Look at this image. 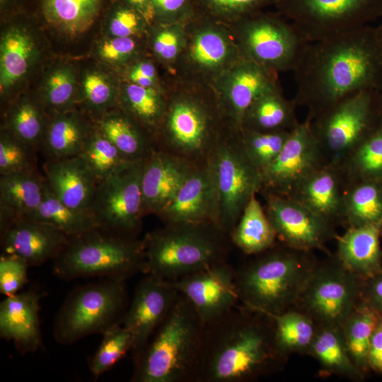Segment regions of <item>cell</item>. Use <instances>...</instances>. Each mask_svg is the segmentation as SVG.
<instances>
[{
	"mask_svg": "<svg viewBox=\"0 0 382 382\" xmlns=\"http://www.w3.org/2000/svg\"><path fill=\"white\" fill-rule=\"evenodd\" d=\"M130 83L146 88L156 87L157 71L155 65L149 61L141 60L133 64L129 74Z\"/></svg>",
	"mask_w": 382,
	"mask_h": 382,
	"instance_id": "6f0895ef",
	"label": "cell"
},
{
	"mask_svg": "<svg viewBox=\"0 0 382 382\" xmlns=\"http://www.w3.org/2000/svg\"><path fill=\"white\" fill-rule=\"evenodd\" d=\"M166 97L160 127L165 141L187 160L211 153L224 118L212 86L178 79Z\"/></svg>",
	"mask_w": 382,
	"mask_h": 382,
	"instance_id": "52a82bcc",
	"label": "cell"
},
{
	"mask_svg": "<svg viewBox=\"0 0 382 382\" xmlns=\"http://www.w3.org/2000/svg\"><path fill=\"white\" fill-rule=\"evenodd\" d=\"M288 360L272 317L239 303L206 324L194 382H254L282 371Z\"/></svg>",
	"mask_w": 382,
	"mask_h": 382,
	"instance_id": "7a4b0ae2",
	"label": "cell"
},
{
	"mask_svg": "<svg viewBox=\"0 0 382 382\" xmlns=\"http://www.w3.org/2000/svg\"><path fill=\"white\" fill-rule=\"evenodd\" d=\"M326 164L307 117L291 130L277 158L261 173L260 191L289 197L307 176Z\"/></svg>",
	"mask_w": 382,
	"mask_h": 382,
	"instance_id": "2e32d148",
	"label": "cell"
},
{
	"mask_svg": "<svg viewBox=\"0 0 382 382\" xmlns=\"http://www.w3.org/2000/svg\"><path fill=\"white\" fill-rule=\"evenodd\" d=\"M226 236L212 223L166 224L142 241L145 274L173 281L226 262Z\"/></svg>",
	"mask_w": 382,
	"mask_h": 382,
	"instance_id": "5b68a950",
	"label": "cell"
},
{
	"mask_svg": "<svg viewBox=\"0 0 382 382\" xmlns=\"http://www.w3.org/2000/svg\"><path fill=\"white\" fill-rule=\"evenodd\" d=\"M158 216L166 224L212 223L218 226L217 194L207 163L192 169L175 197Z\"/></svg>",
	"mask_w": 382,
	"mask_h": 382,
	"instance_id": "603a6c76",
	"label": "cell"
},
{
	"mask_svg": "<svg viewBox=\"0 0 382 382\" xmlns=\"http://www.w3.org/2000/svg\"><path fill=\"white\" fill-rule=\"evenodd\" d=\"M144 160L127 161L98 183L91 210L101 227L132 236L139 231Z\"/></svg>",
	"mask_w": 382,
	"mask_h": 382,
	"instance_id": "9a60e30c",
	"label": "cell"
},
{
	"mask_svg": "<svg viewBox=\"0 0 382 382\" xmlns=\"http://www.w3.org/2000/svg\"><path fill=\"white\" fill-rule=\"evenodd\" d=\"M44 178L52 192L66 205L91 210L98 180L79 156L47 159Z\"/></svg>",
	"mask_w": 382,
	"mask_h": 382,
	"instance_id": "d4e9b609",
	"label": "cell"
},
{
	"mask_svg": "<svg viewBox=\"0 0 382 382\" xmlns=\"http://www.w3.org/2000/svg\"><path fill=\"white\" fill-rule=\"evenodd\" d=\"M53 272L63 279L99 277L127 280L146 273L142 241L98 227L70 237L53 260Z\"/></svg>",
	"mask_w": 382,
	"mask_h": 382,
	"instance_id": "8992f818",
	"label": "cell"
},
{
	"mask_svg": "<svg viewBox=\"0 0 382 382\" xmlns=\"http://www.w3.org/2000/svg\"><path fill=\"white\" fill-rule=\"evenodd\" d=\"M123 99L127 114L139 125L149 129L160 127L166 107L162 91L129 82L125 88Z\"/></svg>",
	"mask_w": 382,
	"mask_h": 382,
	"instance_id": "60d3db41",
	"label": "cell"
},
{
	"mask_svg": "<svg viewBox=\"0 0 382 382\" xmlns=\"http://www.w3.org/2000/svg\"><path fill=\"white\" fill-rule=\"evenodd\" d=\"M45 179L36 169L0 175V224L31 216L44 198Z\"/></svg>",
	"mask_w": 382,
	"mask_h": 382,
	"instance_id": "83f0119b",
	"label": "cell"
},
{
	"mask_svg": "<svg viewBox=\"0 0 382 382\" xmlns=\"http://www.w3.org/2000/svg\"><path fill=\"white\" fill-rule=\"evenodd\" d=\"M149 25L141 13L120 0L115 1L108 12V28L112 37L134 38Z\"/></svg>",
	"mask_w": 382,
	"mask_h": 382,
	"instance_id": "681fc988",
	"label": "cell"
},
{
	"mask_svg": "<svg viewBox=\"0 0 382 382\" xmlns=\"http://www.w3.org/2000/svg\"><path fill=\"white\" fill-rule=\"evenodd\" d=\"M187 21L156 23V28L151 39L153 52L161 62L172 68L185 44Z\"/></svg>",
	"mask_w": 382,
	"mask_h": 382,
	"instance_id": "7dc6e473",
	"label": "cell"
},
{
	"mask_svg": "<svg viewBox=\"0 0 382 382\" xmlns=\"http://www.w3.org/2000/svg\"><path fill=\"white\" fill-rule=\"evenodd\" d=\"M296 107L293 99L289 100L284 97L279 86L262 95L249 107L240 129L262 132L291 131L299 122Z\"/></svg>",
	"mask_w": 382,
	"mask_h": 382,
	"instance_id": "f546056e",
	"label": "cell"
},
{
	"mask_svg": "<svg viewBox=\"0 0 382 382\" xmlns=\"http://www.w3.org/2000/svg\"><path fill=\"white\" fill-rule=\"evenodd\" d=\"M274 6L307 42L371 25L382 18V0H278Z\"/></svg>",
	"mask_w": 382,
	"mask_h": 382,
	"instance_id": "5bb4252c",
	"label": "cell"
},
{
	"mask_svg": "<svg viewBox=\"0 0 382 382\" xmlns=\"http://www.w3.org/2000/svg\"><path fill=\"white\" fill-rule=\"evenodd\" d=\"M241 59L228 25L196 15L186 23L185 44L173 70L179 79L212 86Z\"/></svg>",
	"mask_w": 382,
	"mask_h": 382,
	"instance_id": "4fadbf2b",
	"label": "cell"
},
{
	"mask_svg": "<svg viewBox=\"0 0 382 382\" xmlns=\"http://www.w3.org/2000/svg\"><path fill=\"white\" fill-rule=\"evenodd\" d=\"M344 227L382 224V182L347 183L344 195Z\"/></svg>",
	"mask_w": 382,
	"mask_h": 382,
	"instance_id": "836d02e7",
	"label": "cell"
},
{
	"mask_svg": "<svg viewBox=\"0 0 382 382\" xmlns=\"http://www.w3.org/2000/svg\"><path fill=\"white\" fill-rule=\"evenodd\" d=\"M83 87L86 103L93 110L100 111L113 101V89L108 79L100 73H88L83 79Z\"/></svg>",
	"mask_w": 382,
	"mask_h": 382,
	"instance_id": "f5cc1de1",
	"label": "cell"
},
{
	"mask_svg": "<svg viewBox=\"0 0 382 382\" xmlns=\"http://www.w3.org/2000/svg\"><path fill=\"white\" fill-rule=\"evenodd\" d=\"M237 131L244 152L260 173L277 158L291 132H262L244 129Z\"/></svg>",
	"mask_w": 382,
	"mask_h": 382,
	"instance_id": "7bdbcfd3",
	"label": "cell"
},
{
	"mask_svg": "<svg viewBox=\"0 0 382 382\" xmlns=\"http://www.w3.org/2000/svg\"><path fill=\"white\" fill-rule=\"evenodd\" d=\"M105 0H39L40 11L52 27L71 35L88 30L103 11Z\"/></svg>",
	"mask_w": 382,
	"mask_h": 382,
	"instance_id": "4dcf8cb0",
	"label": "cell"
},
{
	"mask_svg": "<svg viewBox=\"0 0 382 382\" xmlns=\"http://www.w3.org/2000/svg\"><path fill=\"white\" fill-rule=\"evenodd\" d=\"M18 28H11L1 41L0 86L1 93L28 72L35 54L32 38Z\"/></svg>",
	"mask_w": 382,
	"mask_h": 382,
	"instance_id": "74e56055",
	"label": "cell"
},
{
	"mask_svg": "<svg viewBox=\"0 0 382 382\" xmlns=\"http://www.w3.org/2000/svg\"><path fill=\"white\" fill-rule=\"evenodd\" d=\"M29 265L20 257L3 253L0 257V292L5 296H12L28 282Z\"/></svg>",
	"mask_w": 382,
	"mask_h": 382,
	"instance_id": "816d5d0a",
	"label": "cell"
},
{
	"mask_svg": "<svg viewBox=\"0 0 382 382\" xmlns=\"http://www.w3.org/2000/svg\"><path fill=\"white\" fill-rule=\"evenodd\" d=\"M40 294L33 291L6 296L0 303V335L12 341L22 354L34 352L42 345Z\"/></svg>",
	"mask_w": 382,
	"mask_h": 382,
	"instance_id": "484cf974",
	"label": "cell"
},
{
	"mask_svg": "<svg viewBox=\"0 0 382 382\" xmlns=\"http://www.w3.org/2000/svg\"><path fill=\"white\" fill-rule=\"evenodd\" d=\"M192 169L188 160L153 149L144 160L141 176L144 214L158 216L175 197Z\"/></svg>",
	"mask_w": 382,
	"mask_h": 382,
	"instance_id": "7402d4cb",
	"label": "cell"
},
{
	"mask_svg": "<svg viewBox=\"0 0 382 382\" xmlns=\"http://www.w3.org/2000/svg\"><path fill=\"white\" fill-rule=\"evenodd\" d=\"M206 324L179 293L168 316L134 361V382H194Z\"/></svg>",
	"mask_w": 382,
	"mask_h": 382,
	"instance_id": "277c9868",
	"label": "cell"
},
{
	"mask_svg": "<svg viewBox=\"0 0 382 382\" xmlns=\"http://www.w3.org/2000/svg\"><path fill=\"white\" fill-rule=\"evenodd\" d=\"M31 219L50 225L69 237L101 227L92 210L71 208L63 203L45 181L44 198Z\"/></svg>",
	"mask_w": 382,
	"mask_h": 382,
	"instance_id": "e575fe53",
	"label": "cell"
},
{
	"mask_svg": "<svg viewBox=\"0 0 382 382\" xmlns=\"http://www.w3.org/2000/svg\"><path fill=\"white\" fill-rule=\"evenodd\" d=\"M278 0H195L197 15L231 24L265 7L275 5Z\"/></svg>",
	"mask_w": 382,
	"mask_h": 382,
	"instance_id": "f6af8a7d",
	"label": "cell"
},
{
	"mask_svg": "<svg viewBox=\"0 0 382 382\" xmlns=\"http://www.w3.org/2000/svg\"><path fill=\"white\" fill-rule=\"evenodd\" d=\"M381 121L378 91L371 90L352 94L311 120L327 164L337 167Z\"/></svg>",
	"mask_w": 382,
	"mask_h": 382,
	"instance_id": "30bf717a",
	"label": "cell"
},
{
	"mask_svg": "<svg viewBox=\"0 0 382 382\" xmlns=\"http://www.w3.org/2000/svg\"><path fill=\"white\" fill-rule=\"evenodd\" d=\"M137 50V42L134 38L113 37L100 44L98 53L106 62L123 64L130 60Z\"/></svg>",
	"mask_w": 382,
	"mask_h": 382,
	"instance_id": "11a10c76",
	"label": "cell"
},
{
	"mask_svg": "<svg viewBox=\"0 0 382 382\" xmlns=\"http://www.w3.org/2000/svg\"><path fill=\"white\" fill-rule=\"evenodd\" d=\"M308 356L318 361L320 376H337L354 382L366 379L349 355L340 326H318Z\"/></svg>",
	"mask_w": 382,
	"mask_h": 382,
	"instance_id": "f1b7e54d",
	"label": "cell"
},
{
	"mask_svg": "<svg viewBox=\"0 0 382 382\" xmlns=\"http://www.w3.org/2000/svg\"><path fill=\"white\" fill-rule=\"evenodd\" d=\"M79 156L99 183L129 161L98 128L91 132Z\"/></svg>",
	"mask_w": 382,
	"mask_h": 382,
	"instance_id": "b9f144b4",
	"label": "cell"
},
{
	"mask_svg": "<svg viewBox=\"0 0 382 382\" xmlns=\"http://www.w3.org/2000/svg\"><path fill=\"white\" fill-rule=\"evenodd\" d=\"M152 2L155 23L187 21L197 15L195 0H152Z\"/></svg>",
	"mask_w": 382,
	"mask_h": 382,
	"instance_id": "db71d44e",
	"label": "cell"
},
{
	"mask_svg": "<svg viewBox=\"0 0 382 382\" xmlns=\"http://www.w3.org/2000/svg\"><path fill=\"white\" fill-rule=\"evenodd\" d=\"M18 0H1L3 10L9 9V7L16 6Z\"/></svg>",
	"mask_w": 382,
	"mask_h": 382,
	"instance_id": "94428289",
	"label": "cell"
},
{
	"mask_svg": "<svg viewBox=\"0 0 382 382\" xmlns=\"http://www.w3.org/2000/svg\"><path fill=\"white\" fill-rule=\"evenodd\" d=\"M7 130L35 149L42 144L48 125L32 102L23 100L11 110Z\"/></svg>",
	"mask_w": 382,
	"mask_h": 382,
	"instance_id": "bcb514c9",
	"label": "cell"
},
{
	"mask_svg": "<svg viewBox=\"0 0 382 382\" xmlns=\"http://www.w3.org/2000/svg\"><path fill=\"white\" fill-rule=\"evenodd\" d=\"M125 282L107 277L75 288L56 316L54 339L71 345L122 323L129 306Z\"/></svg>",
	"mask_w": 382,
	"mask_h": 382,
	"instance_id": "ba28073f",
	"label": "cell"
},
{
	"mask_svg": "<svg viewBox=\"0 0 382 382\" xmlns=\"http://www.w3.org/2000/svg\"><path fill=\"white\" fill-rule=\"evenodd\" d=\"M207 324L240 303L235 268L223 262L171 281Z\"/></svg>",
	"mask_w": 382,
	"mask_h": 382,
	"instance_id": "ffe728a7",
	"label": "cell"
},
{
	"mask_svg": "<svg viewBox=\"0 0 382 382\" xmlns=\"http://www.w3.org/2000/svg\"><path fill=\"white\" fill-rule=\"evenodd\" d=\"M91 132L78 114L59 113L48 124L41 144L42 151L47 159L77 156Z\"/></svg>",
	"mask_w": 382,
	"mask_h": 382,
	"instance_id": "d6a6232c",
	"label": "cell"
},
{
	"mask_svg": "<svg viewBox=\"0 0 382 382\" xmlns=\"http://www.w3.org/2000/svg\"><path fill=\"white\" fill-rule=\"evenodd\" d=\"M227 25L242 59L277 74L293 71L307 44L295 26L278 12L262 10Z\"/></svg>",
	"mask_w": 382,
	"mask_h": 382,
	"instance_id": "9c48e42d",
	"label": "cell"
},
{
	"mask_svg": "<svg viewBox=\"0 0 382 382\" xmlns=\"http://www.w3.org/2000/svg\"><path fill=\"white\" fill-rule=\"evenodd\" d=\"M371 372L382 375V318L380 317L374 330L368 355Z\"/></svg>",
	"mask_w": 382,
	"mask_h": 382,
	"instance_id": "680465c9",
	"label": "cell"
},
{
	"mask_svg": "<svg viewBox=\"0 0 382 382\" xmlns=\"http://www.w3.org/2000/svg\"><path fill=\"white\" fill-rule=\"evenodd\" d=\"M103 335L100 346L89 361L90 370L96 378L112 368L132 347V335L122 323L110 327Z\"/></svg>",
	"mask_w": 382,
	"mask_h": 382,
	"instance_id": "ee69618b",
	"label": "cell"
},
{
	"mask_svg": "<svg viewBox=\"0 0 382 382\" xmlns=\"http://www.w3.org/2000/svg\"><path fill=\"white\" fill-rule=\"evenodd\" d=\"M74 87V76L70 69L59 68L54 70L45 83V103L54 109L66 108L73 98Z\"/></svg>",
	"mask_w": 382,
	"mask_h": 382,
	"instance_id": "f907efd6",
	"label": "cell"
},
{
	"mask_svg": "<svg viewBox=\"0 0 382 382\" xmlns=\"http://www.w3.org/2000/svg\"><path fill=\"white\" fill-rule=\"evenodd\" d=\"M98 127L127 161L143 160L153 151L137 122L127 113L105 115Z\"/></svg>",
	"mask_w": 382,
	"mask_h": 382,
	"instance_id": "f35d334b",
	"label": "cell"
},
{
	"mask_svg": "<svg viewBox=\"0 0 382 382\" xmlns=\"http://www.w3.org/2000/svg\"><path fill=\"white\" fill-rule=\"evenodd\" d=\"M207 164L217 194L218 226L229 236L251 197L261 190L262 175L244 152L237 129L231 139L221 137Z\"/></svg>",
	"mask_w": 382,
	"mask_h": 382,
	"instance_id": "8fae6325",
	"label": "cell"
},
{
	"mask_svg": "<svg viewBox=\"0 0 382 382\" xmlns=\"http://www.w3.org/2000/svg\"><path fill=\"white\" fill-rule=\"evenodd\" d=\"M378 103H379L381 114L382 116V86L378 92Z\"/></svg>",
	"mask_w": 382,
	"mask_h": 382,
	"instance_id": "be15d7a7",
	"label": "cell"
},
{
	"mask_svg": "<svg viewBox=\"0 0 382 382\" xmlns=\"http://www.w3.org/2000/svg\"><path fill=\"white\" fill-rule=\"evenodd\" d=\"M363 279L348 270L335 253L318 260L294 308L317 326H340L361 301Z\"/></svg>",
	"mask_w": 382,
	"mask_h": 382,
	"instance_id": "7c38bea8",
	"label": "cell"
},
{
	"mask_svg": "<svg viewBox=\"0 0 382 382\" xmlns=\"http://www.w3.org/2000/svg\"><path fill=\"white\" fill-rule=\"evenodd\" d=\"M36 151L8 130L4 131L0 137V175L36 169Z\"/></svg>",
	"mask_w": 382,
	"mask_h": 382,
	"instance_id": "c3c4849f",
	"label": "cell"
},
{
	"mask_svg": "<svg viewBox=\"0 0 382 382\" xmlns=\"http://www.w3.org/2000/svg\"><path fill=\"white\" fill-rule=\"evenodd\" d=\"M376 33L378 37V40L382 45V23L380 25L376 27Z\"/></svg>",
	"mask_w": 382,
	"mask_h": 382,
	"instance_id": "6125c7cd",
	"label": "cell"
},
{
	"mask_svg": "<svg viewBox=\"0 0 382 382\" xmlns=\"http://www.w3.org/2000/svg\"><path fill=\"white\" fill-rule=\"evenodd\" d=\"M141 13L150 23L154 22L152 0H120Z\"/></svg>",
	"mask_w": 382,
	"mask_h": 382,
	"instance_id": "91938a15",
	"label": "cell"
},
{
	"mask_svg": "<svg viewBox=\"0 0 382 382\" xmlns=\"http://www.w3.org/2000/svg\"><path fill=\"white\" fill-rule=\"evenodd\" d=\"M347 182L340 167L326 164L307 176L289 196L335 226L345 225Z\"/></svg>",
	"mask_w": 382,
	"mask_h": 382,
	"instance_id": "cb8c5ba5",
	"label": "cell"
},
{
	"mask_svg": "<svg viewBox=\"0 0 382 382\" xmlns=\"http://www.w3.org/2000/svg\"><path fill=\"white\" fill-rule=\"evenodd\" d=\"M0 226L3 253L17 255L29 266L53 260L70 238L56 228L30 217L17 218Z\"/></svg>",
	"mask_w": 382,
	"mask_h": 382,
	"instance_id": "44dd1931",
	"label": "cell"
},
{
	"mask_svg": "<svg viewBox=\"0 0 382 382\" xmlns=\"http://www.w3.org/2000/svg\"><path fill=\"white\" fill-rule=\"evenodd\" d=\"M296 106L313 120L343 98L382 86V45L376 27L365 25L307 42L292 71Z\"/></svg>",
	"mask_w": 382,
	"mask_h": 382,
	"instance_id": "6da1fadb",
	"label": "cell"
},
{
	"mask_svg": "<svg viewBox=\"0 0 382 382\" xmlns=\"http://www.w3.org/2000/svg\"><path fill=\"white\" fill-rule=\"evenodd\" d=\"M318 260L313 252L276 243L235 268L240 303L270 315L294 308Z\"/></svg>",
	"mask_w": 382,
	"mask_h": 382,
	"instance_id": "3957f363",
	"label": "cell"
},
{
	"mask_svg": "<svg viewBox=\"0 0 382 382\" xmlns=\"http://www.w3.org/2000/svg\"><path fill=\"white\" fill-rule=\"evenodd\" d=\"M382 224L345 228L335 253L351 272L364 279L382 271Z\"/></svg>",
	"mask_w": 382,
	"mask_h": 382,
	"instance_id": "4316f807",
	"label": "cell"
},
{
	"mask_svg": "<svg viewBox=\"0 0 382 382\" xmlns=\"http://www.w3.org/2000/svg\"><path fill=\"white\" fill-rule=\"evenodd\" d=\"M270 316L281 353L288 359L293 354L308 355L318 330L316 323L295 308Z\"/></svg>",
	"mask_w": 382,
	"mask_h": 382,
	"instance_id": "8d00e7d4",
	"label": "cell"
},
{
	"mask_svg": "<svg viewBox=\"0 0 382 382\" xmlns=\"http://www.w3.org/2000/svg\"><path fill=\"white\" fill-rule=\"evenodd\" d=\"M379 318L378 313L361 300L340 325L349 355L366 378L371 372L368 362L371 339Z\"/></svg>",
	"mask_w": 382,
	"mask_h": 382,
	"instance_id": "d590c367",
	"label": "cell"
},
{
	"mask_svg": "<svg viewBox=\"0 0 382 382\" xmlns=\"http://www.w3.org/2000/svg\"><path fill=\"white\" fill-rule=\"evenodd\" d=\"M229 238L231 243L249 255L262 253L277 243L275 230L256 195L245 206Z\"/></svg>",
	"mask_w": 382,
	"mask_h": 382,
	"instance_id": "1f68e13d",
	"label": "cell"
},
{
	"mask_svg": "<svg viewBox=\"0 0 382 382\" xmlns=\"http://www.w3.org/2000/svg\"><path fill=\"white\" fill-rule=\"evenodd\" d=\"M278 74L255 62L239 59L212 84L224 118L239 129L249 107L279 86Z\"/></svg>",
	"mask_w": 382,
	"mask_h": 382,
	"instance_id": "d6986e66",
	"label": "cell"
},
{
	"mask_svg": "<svg viewBox=\"0 0 382 382\" xmlns=\"http://www.w3.org/2000/svg\"><path fill=\"white\" fill-rule=\"evenodd\" d=\"M361 300L382 318V271L363 279Z\"/></svg>",
	"mask_w": 382,
	"mask_h": 382,
	"instance_id": "9f6ffc18",
	"label": "cell"
},
{
	"mask_svg": "<svg viewBox=\"0 0 382 382\" xmlns=\"http://www.w3.org/2000/svg\"><path fill=\"white\" fill-rule=\"evenodd\" d=\"M265 212L281 243L304 251L324 250L339 236L336 227L297 201L264 192Z\"/></svg>",
	"mask_w": 382,
	"mask_h": 382,
	"instance_id": "e0dca14e",
	"label": "cell"
},
{
	"mask_svg": "<svg viewBox=\"0 0 382 382\" xmlns=\"http://www.w3.org/2000/svg\"><path fill=\"white\" fill-rule=\"evenodd\" d=\"M178 295L171 281L152 274H145L140 280L122 323L132 335L133 361L141 356Z\"/></svg>",
	"mask_w": 382,
	"mask_h": 382,
	"instance_id": "ac0fdd59",
	"label": "cell"
},
{
	"mask_svg": "<svg viewBox=\"0 0 382 382\" xmlns=\"http://www.w3.org/2000/svg\"><path fill=\"white\" fill-rule=\"evenodd\" d=\"M339 167L347 183L361 180L382 182V121Z\"/></svg>",
	"mask_w": 382,
	"mask_h": 382,
	"instance_id": "ab89813d",
	"label": "cell"
}]
</instances>
